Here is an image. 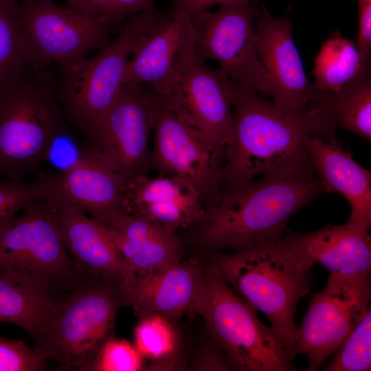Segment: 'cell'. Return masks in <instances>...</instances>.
<instances>
[{
    "mask_svg": "<svg viewBox=\"0 0 371 371\" xmlns=\"http://www.w3.org/2000/svg\"><path fill=\"white\" fill-rule=\"evenodd\" d=\"M233 135L226 148L220 192L258 177L310 165L308 144L325 131L317 110H282L255 91L231 80Z\"/></svg>",
    "mask_w": 371,
    "mask_h": 371,
    "instance_id": "obj_1",
    "label": "cell"
},
{
    "mask_svg": "<svg viewBox=\"0 0 371 371\" xmlns=\"http://www.w3.org/2000/svg\"><path fill=\"white\" fill-rule=\"evenodd\" d=\"M325 193L310 165L256 179L221 192L196 224L197 240L212 251H233L272 240L286 232L290 218Z\"/></svg>",
    "mask_w": 371,
    "mask_h": 371,
    "instance_id": "obj_2",
    "label": "cell"
},
{
    "mask_svg": "<svg viewBox=\"0 0 371 371\" xmlns=\"http://www.w3.org/2000/svg\"><path fill=\"white\" fill-rule=\"evenodd\" d=\"M281 235L241 251H212L209 265L267 317L295 357V313L300 300L311 291L314 264L291 247Z\"/></svg>",
    "mask_w": 371,
    "mask_h": 371,
    "instance_id": "obj_3",
    "label": "cell"
},
{
    "mask_svg": "<svg viewBox=\"0 0 371 371\" xmlns=\"http://www.w3.org/2000/svg\"><path fill=\"white\" fill-rule=\"evenodd\" d=\"M49 67L25 73L0 89V177L23 181L67 128Z\"/></svg>",
    "mask_w": 371,
    "mask_h": 371,
    "instance_id": "obj_4",
    "label": "cell"
},
{
    "mask_svg": "<svg viewBox=\"0 0 371 371\" xmlns=\"http://www.w3.org/2000/svg\"><path fill=\"white\" fill-rule=\"evenodd\" d=\"M161 15L156 10L133 16L95 56L58 66L57 98L67 125L85 133L111 108L131 55Z\"/></svg>",
    "mask_w": 371,
    "mask_h": 371,
    "instance_id": "obj_5",
    "label": "cell"
},
{
    "mask_svg": "<svg viewBox=\"0 0 371 371\" xmlns=\"http://www.w3.org/2000/svg\"><path fill=\"white\" fill-rule=\"evenodd\" d=\"M198 314L232 369L242 371H293L295 356L257 311L208 265Z\"/></svg>",
    "mask_w": 371,
    "mask_h": 371,
    "instance_id": "obj_6",
    "label": "cell"
},
{
    "mask_svg": "<svg viewBox=\"0 0 371 371\" xmlns=\"http://www.w3.org/2000/svg\"><path fill=\"white\" fill-rule=\"evenodd\" d=\"M122 304L120 282L82 279L60 304L46 358L67 370H88L102 346L111 337Z\"/></svg>",
    "mask_w": 371,
    "mask_h": 371,
    "instance_id": "obj_7",
    "label": "cell"
},
{
    "mask_svg": "<svg viewBox=\"0 0 371 371\" xmlns=\"http://www.w3.org/2000/svg\"><path fill=\"white\" fill-rule=\"evenodd\" d=\"M0 225V271L50 289L74 286L82 279L43 199Z\"/></svg>",
    "mask_w": 371,
    "mask_h": 371,
    "instance_id": "obj_8",
    "label": "cell"
},
{
    "mask_svg": "<svg viewBox=\"0 0 371 371\" xmlns=\"http://www.w3.org/2000/svg\"><path fill=\"white\" fill-rule=\"evenodd\" d=\"M259 12L251 2L236 1L190 16L194 47L203 60L217 62L232 82L270 96L256 41Z\"/></svg>",
    "mask_w": 371,
    "mask_h": 371,
    "instance_id": "obj_9",
    "label": "cell"
},
{
    "mask_svg": "<svg viewBox=\"0 0 371 371\" xmlns=\"http://www.w3.org/2000/svg\"><path fill=\"white\" fill-rule=\"evenodd\" d=\"M370 276L330 273L297 326L294 353L308 359L305 370H321L370 308Z\"/></svg>",
    "mask_w": 371,
    "mask_h": 371,
    "instance_id": "obj_10",
    "label": "cell"
},
{
    "mask_svg": "<svg viewBox=\"0 0 371 371\" xmlns=\"http://www.w3.org/2000/svg\"><path fill=\"white\" fill-rule=\"evenodd\" d=\"M18 5L25 56L32 69L78 61L109 41L112 26L52 0H23Z\"/></svg>",
    "mask_w": 371,
    "mask_h": 371,
    "instance_id": "obj_11",
    "label": "cell"
},
{
    "mask_svg": "<svg viewBox=\"0 0 371 371\" xmlns=\"http://www.w3.org/2000/svg\"><path fill=\"white\" fill-rule=\"evenodd\" d=\"M150 90L155 115L150 165L189 183L207 206L220 194L226 146L190 126Z\"/></svg>",
    "mask_w": 371,
    "mask_h": 371,
    "instance_id": "obj_12",
    "label": "cell"
},
{
    "mask_svg": "<svg viewBox=\"0 0 371 371\" xmlns=\"http://www.w3.org/2000/svg\"><path fill=\"white\" fill-rule=\"evenodd\" d=\"M154 122L150 89L124 85L114 104L84 133L83 148L130 181L150 165Z\"/></svg>",
    "mask_w": 371,
    "mask_h": 371,
    "instance_id": "obj_13",
    "label": "cell"
},
{
    "mask_svg": "<svg viewBox=\"0 0 371 371\" xmlns=\"http://www.w3.org/2000/svg\"><path fill=\"white\" fill-rule=\"evenodd\" d=\"M159 96L188 124L227 148L233 135L231 80L220 68L209 66L194 47L181 60L165 93Z\"/></svg>",
    "mask_w": 371,
    "mask_h": 371,
    "instance_id": "obj_14",
    "label": "cell"
},
{
    "mask_svg": "<svg viewBox=\"0 0 371 371\" xmlns=\"http://www.w3.org/2000/svg\"><path fill=\"white\" fill-rule=\"evenodd\" d=\"M258 55L271 85L270 97L280 109L300 112L311 107L316 92L306 76L287 14L274 18L262 5L256 19Z\"/></svg>",
    "mask_w": 371,
    "mask_h": 371,
    "instance_id": "obj_15",
    "label": "cell"
},
{
    "mask_svg": "<svg viewBox=\"0 0 371 371\" xmlns=\"http://www.w3.org/2000/svg\"><path fill=\"white\" fill-rule=\"evenodd\" d=\"M43 201L80 273L122 284L133 276L102 223L58 196L45 195Z\"/></svg>",
    "mask_w": 371,
    "mask_h": 371,
    "instance_id": "obj_16",
    "label": "cell"
},
{
    "mask_svg": "<svg viewBox=\"0 0 371 371\" xmlns=\"http://www.w3.org/2000/svg\"><path fill=\"white\" fill-rule=\"evenodd\" d=\"M36 181L45 195L63 199L101 223L123 212L128 182L83 148L71 165L54 173L41 175Z\"/></svg>",
    "mask_w": 371,
    "mask_h": 371,
    "instance_id": "obj_17",
    "label": "cell"
},
{
    "mask_svg": "<svg viewBox=\"0 0 371 371\" xmlns=\"http://www.w3.org/2000/svg\"><path fill=\"white\" fill-rule=\"evenodd\" d=\"M203 280L196 259L181 260L153 273L133 274L121 285L124 302L140 317L160 314L176 319L198 314Z\"/></svg>",
    "mask_w": 371,
    "mask_h": 371,
    "instance_id": "obj_18",
    "label": "cell"
},
{
    "mask_svg": "<svg viewBox=\"0 0 371 371\" xmlns=\"http://www.w3.org/2000/svg\"><path fill=\"white\" fill-rule=\"evenodd\" d=\"M193 46L190 16L170 10L161 13L131 55L124 85L146 86L164 95L181 60Z\"/></svg>",
    "mask_w": 371,
    "mask_h": 371,
    "instance_id": "obj_19",
    "label": "cell"
},
{
    "mask_svg": "<svg viewBox=\"0 0 371 371\" xmlns=\"http://www.w3.org/2000/svg\"><path fill=\"white\" fill-rule=\"evenodd\" d=\"M206 207L192 186L164 174L154 177L144 174L128 181L123 200V212L173 232L196 225Z\"/></svg>",
    "mask_w": 371,
    "mask_h": 371,
    "instance_id": "obj_20",
    "label": "cell"
},
{
    "mask_svg": "<svg viewBox=\"0 0 371 371\" xmlns=\"http://www.w3.org/2000/svg\"><path fill=\"white\" fill-rule=\"evenodd\" d=\"M308 153L310 165L324 192L339 194L349 203L347 222L370 229V171L355 161L336 137H313Z\"/></svg>",
    "mask_w": 371,
    "mask_h": 371,
    "instance_id": "obj_21",
    "label": "cell"
},
{
    "mask_svg": "<svg viewBox=\"0 0 371 371\" xmlns=\"http://www.w3.org/2000/svg\"><path fill=\"white\" fill-rule=\"evenodd\" d=\"M281 236L300 255L330 273L370 276L371 236L365 227L346 221L309 232H285Z\"/></svg>",
    "mask_w": 371,
    "mask_h": 371,
    "instance_id": "obj_22",
    "label": "cell"
},
{
    "mask_svg": "<svg viewBox=\"0 0 371 371\" xmlns=\"http://www.w3.org/2000/svg\"><path fill=\"white\" fill-rule=\"evenodd\" d=\"M55 292L27 278L0 271V322L25 331L34 339L35 349L45 358L63 300L56 297Z\"/></svg>",
    "mask_w": 371,
    "mask_h": 371,
    "instance_id": "obj_23",
    "label": "cell"
},
{
    "mask_svg": "<svg viewBox=\"0 0 371 371\" xmlns=\"http://www.w3.org/2000/svg\"><path fill=\"white\" fill-rule=\"evenodd\" d=\"M102 223L135 275L153 273L181 260L176 232L123 212Z\"/></svg>",
    "mask_w": 371,
    "mask_h": 371,
    "instance_id": "obj_24",
    "label": "cell"
},
{
    "mask_svg": "<svg viewBox=\"0 0 371 371\" xmlns=\"http://www.w3.org/2000/svg\"><path fill=\"white\" fill-rule=\"evenodd\" d=\"M326 133L335 136L344 129L370 142L371 140V66L337 91L316 89L311 102Z\"/></svg>",
    "mask_w": 371,
    "mask_h": 371,
    "instance_id": "obj_25",
    "label": "cell"
},
{
    "mask_svg": "<svg viewBox=\"0 0 371 371\" xmlns=\"http://www.w3.org/2000/svg\"><path fill=\"white\" fill-rule=\"evenodd\" d=\"M366 67L361 65L357 43L335 33L323 43L314 59L313 84L319 91H337Z\"/></svg>",
    "mask_w": 371,
    "mask_h": 371,
    "instance_id": "obj_26",
    "label": "cell"
},
{
    "mask_svg": "<svg viewBox=\"0 0 371 371\" xmlns=\"http://www.w3.org/2000/svg\"><path fill=\"white\" fill-rule=\"evenodd\" d=\"M18 2L0 0V89L25 73Z\"/></svg>",
    "mask_w": 371,
    "mask_h": 371,
    "instance_id": "obj_27",
    "label": "cell"
},
{
    "mask_svg": "<svg viewBox=\"0 0 371 371\" xmlns=\"http://www.w3.org/2000/svg\"><path fill=\"white\" fill-rule=\"evenodd\" d=\"M177 344L169 318L160 314L141 317L134 330V345L144 359L166 360L176 351Z\"/></svg>",
    "mask_w": 371,
    "mask_h": 371,
    "instance_id": "obj_28",
    "label": "cell"
},
{
    "mask_svg": "<svg viewBox=\"0 0 371 371\" xmlns=\"http://www.w3.org/2000/svg\"><path fill=\"white\" fill-rule=\"evenodd\" d=\"M325 371H368L371 368V309L334 354Z\"/></svg>",
    "mask_w": 371,
    "mask_h": 371,
    "instance_id": "obj_29",
    "label": "cell"
},
{
    "mask_svg": "<svg viewBox=\"0 0 371 371\" xmlns=\"http://www.w3.org/2000/svg\"><path fill=\"white\" fill-rule=\"evenodd\" d=\"M65 6L111 26L157 10L154 0H66Z\"/></svg>",
    "mask_w": 371,
    "mask_h": 371,
    "instance_id": "obj_30",
    "label": "cell"
},
{
    "mask_svg": "<svg viewBox=\"0 0 371 371\" xmlns=\"http://www.w3.org/2000/svg\"><path fill=\"white\" fill-rule=\"evenodd\" d=\"M144 358L134 344L123 339H108L93 359L88 370L138 371Z\"/></svg>",
    "mask_w": 371,
    "mask_h": 371,
    "instance_id": "obj_31",
    "label": "cell"
},
{
    "mask_svg": "<svg viewBox=\"0 0 371 371\" xmlns=\"http://www.w3.org/2000/svg\"><path fill=\"white\" fill-rule=\"evenodd\" d=\"M44 198V192L37 181H0V225L7 221L30 203Z\"/></svg>",
    "mask_w": 371,
    "mask_h": 371,
    "instance_id": "obj_32",
    "label": "cell"
},
{
    "mask_svg": "<svg viewBox=\"0 0 371 371\" xmlns=\"http://www.w3.org/2000/svg\"><path fill=\"white\" fill-rule=\"evenodd\" d=\"M46 359L22 340L0 337V371L45 370Z\"/></svg>",
    "mask_w": 371,
    "mask_h": 371,
    "instance_id": "obj_33",
    "label": "cell"
},
{
    "mask_svg": "<svg viewBox=\"0 0 371 371\" xmlns=\"http://www.w3.org/2000/svg\"><path fill=\"white\" fill-rule=\"evenodd\" d=\"M358 9L357 45L363 67L371 65V0H356Z\"/></svg>",
    "mask_w": 371,
    "mask_h": 371,
    "instance_id": "obj_34",
    "label": "cell"
},
{
    "mask_svg": "<svg viewBox=\"0 0 371 371\" xmlns=\"http://www.w3.org/2000/svg\"><path fill=\"white\" fill-rule=\"evenodd\" d=\"M194 364L201 370H232L223 350L212 339L204 346Z\"/></svg>",
    "mask_w": 371,
    "mask_h": 371,
    "instance_id": "obj_35",
    "label": "cell"
},
{
    "mask_svg": "<svg viewBox=\"0 0 371 371\" xmlns=\"http://www.w3.org/2000/svg\"><path fill=\"white\" fill-rule=\"evenodd\" d=\"M260 0H172L169 10L181 12L189 16H193L203 12L210 10L214 5H223L236 1H249L252 3Z\"/></svg>",
    "mask_w": 371,
    "mask_h": 371,
    "instance_id": "obj_36",
    "label": "cell"
},
{
    "mask_svg": "<svg viewBox=\"0 0 371 371\" xmlns=\"http://www.w3.org/2000/svg\"><path fill=\"white\" fill-rule=\"evenodd\" d=\"M14 1H17V0H14Z\"/></svg>",
    "mask_w": 371,
    "mask_h": 371,
    "instance_id": "obj_37",
    "label": "cell"
}]
</instances>
